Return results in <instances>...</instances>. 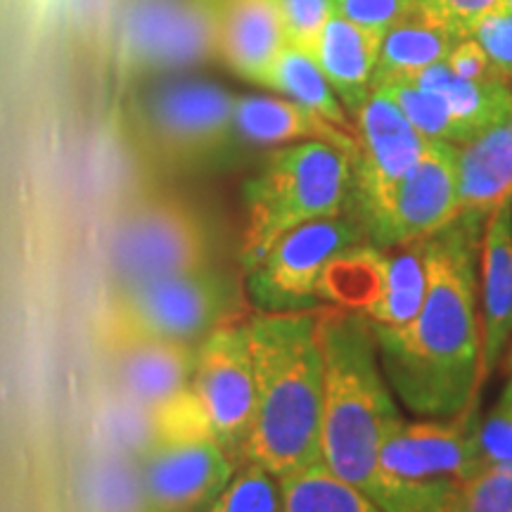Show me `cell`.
Here are the masks:
<instances>
[{
	"label": "cell",
	"mask_w": 512,
	"mask_h": 512,
	"mask_svg": "<svg viewBox=\"0 0 512 512\" xmlns=\"http://www.w3.org/2000/svg\"><path fill=\"white\" fill-rule=\"evenodd\" d=\"M486 219L458 214L427 240V292L408 328H373L382 373L403 406L427 418H456L477 406L482 358L477 254Z\"/></svg>",
	"instance_id": "obj_1"
},
{
	"label": "cell",
	"mask_w": 512,
	"mask_h": 512,
	"mask_svg": "<svg viewBox=\"0 0 512 512\" xmlns=\"http://www.w3.org/2000/svg\"><path fill=\"white\" fill-rule=\"evenodd\" d=\"M254 368V418L242 460L275 479L323 465V351L318 309L245 318Z\"/></svg>",
	"instance_id": "obj_2"
},
{
	"label": "cell",
	"mask_w": 512,
	"mask_h": 512,
	"mask_svg": "<svg viewBox=\"0 0 512 512\" xmlns=\"http://www.w3.org/2000/svg\"><path fill=\"white\" fill-rule=\"evenodd\" d=\"M318 339L323 351V465L370 498L384 475L382 441L403 422L384 382L373 328L363 313L320 306Z\"/></svg>",
	"instance_id": "obj_3"
},
{
	"label": "cell",
	"mask_w": 512,
	"mask_h": 512,
	"mask_svg": "<svg viewBox=\"0 0 512 512\" xmlns=\"http://www.w3.org/2000/svg\"><path fill=\"white\" fill-rule=\"evenodd\" d=\"M351 157L320 140L273 150L245 183L247 228L242 238L245 273L290 230L351 209Z\"/></svg>",
	"instance_id": "obj_4"
},
{
	"label": "cell",
	"mask_w": 512,
	"mask_h": 512,
	"mask_svg": "<svg viewBox=\"0 0 512 512\" xmlns=\"http://www.w3.org/2000/svg\"><path fill=\"white\" fill-rule=\"evenodd\" d=\"M233 318H242L238 283L211 266L114 287L102 316V335L107 347L140 339L195 344Z\"/></svg>",
	"instance_id": "obj_5"
},
{
	"label": "cell",
	"mask_w": 512,
	"mask_h": 512,
	"mask_svg": "<svg viewBox=\"0 0 512 512\" xmlns=\"http://www.w3.org/2000/svg\"><path fill=\"white\" fill-rule=\"evenodd\" d=\"M211 268V238L195 209L174 197H150L119 216L110 235L114 287Z\"/></svg>",
	"instance_id": "obj_6"
},
{
	"label": "cell",
	"mask_w": 512,
	"mask_h": 512,
	"mask_svg": "<svg viewBox=\"0 0 512 512\" xmlns=\"http://www.w3.org/2000/svg\"><path fill=\"white\" fill-rule=\"evenodd\" d=\"M354 117L356 155L351 159V211L366 228L370 245L377 247L394 192L408 171L418 164L427 138L382 88L370 91L368 100L358 107Z\"/></svg>",
	"instance_id": "obj_7"
},
{
	"label": "cell",
	"mask_w": 512,
	"mask_h": 512,
	"mask_svg": "<svg viewBox=\"0 0 512 512\" xmlns=\"http://www.w3.org/2000/svg\"><path fill=\"white\" fill-rule=\"evenodd\" d=\"M368 235L354 211L290 230L247 273L259 311L320 309L318 283L325 266L344 249L366 245Z\"/></svg>",
	"instance_id": "obj_8"
},
{
	"label": "cell",
	"mask_w": 512,
	"mask_h": 512,
	"mask_svg": "<svg viewBox=\"0 0 512 512\" xmlns=\"http://www.w3.org/2000/svg\"><path fill=\"white\" fill-rule=\"evenodd\" d=\"M235 95L219 83L176 79L145 100V124L164 155L185 164L223 157L235 138Z\"/></svg>",
	"instance_id": "obj_9"
},
{
	"label": "cell",
	"mask_w": 512,
	"mask_h": 512,
	"mask_svg": "<svg viewBox=\"0 0 512 512\" xmlns=\"http://www.w3.org/2000/svg\"><path fill=\"white\" fill-rule=\"evenodd\" d=\"M188 387L207 415L214 439L240 465L256 399L245 318L228 320L202 339Z\"/></svg>",
	"instance_id": "obj_10"
},
{
	"label": "cell",
	"mask_w": 512,
	"mask_h": 512,
	"mask_svg": "<svg viewBox=\"0 0 512 512\" xmlns=\"http://www.w3.org/2000/svg\"><path fill=\"white\" fill-rule=\"evenodd\" d=\"M128 60L181 72L219 55V8L207 0H131L121 19Z\"/></svg>",
	"instance_id": "obj_11"
},
{
	"label": "cell",
	"mask_w": 512,
	"mask_h": 512,
	"mask_svg": "<svg viewBox=\"0 0 512 512\" xmlns=\"http://www.w3.org/2000/svg\"><path fill=\"white\" fill-rule=\"evenodd\" d=\"M238 467L214 439L164 441L140 460L145 512H204Z\"/></svg>",
	"instance_id": "obj_12"
},
{
	"label": "cell",
	"mask_w": 512,
	"mask_h": 512,
	"mask_svg": "<svg viewBox=\"0 0 512 512\" xmlns=\"http://www.w3.org/2000/svg\"><path fill=\"white\" fill-rule=\"evenodd\" d=\"M477 406L448 422L401 425L382 441L380 467L389 475L415 482H463L484 470L477 441Z\"/></svg>",
	"instance_id": "obj_13"
},
{
	"label": "cell",
	"mask_w": 512,
	"mask_h": 512,
	"mask_svg": "<svg viewBox=\"0 0 512 512\" xmlns=\"http://www.w3.org/2000/svg\"><path fill=\"white\" fill-rule=\"evenodd\" d=\"M458 216L456 145L427 140L418 164L399 183L387 223L377 240L380 249L432 238Z\"/></svg>",
	"instance_id": "obj_14"
},
{
	"label": "cell",
	"mask_w": 512,
	"mask_h": 512,
	"mask_svg": "<svg viewBox=\"0 0 512 512\" xmlns=\"http://www.w3.org/2000/svg\"><path fill=\"white\" fill-rule=\"evenodd\" d=\"M482 358L475 396L501 361L512 337V202L489 216L482 230Z\"/></svg>",
	"instance_id": "obj_15"
},
{
	"label": "cell",
	"mask_w": 512,
	"mask_h": 512,
	"mask_svg": "<svg viewBox=\"0 0 512 512\" xmlns=\"http://www.w3.org/2000/svg\"><path fill=\"white\" fill-rule=\"evenodd\" d=\"M285 46L275 0H226L219 8V57L240 79L264 86Z\"/></svg>",
	"instance_id": "obj_16"
},
{
	"label": "cell",
	"mask_w": 512,
	"mask_h": 512,
	"mask_svg": "<svg viewBox=\"0 0 512 512\" xmlns=\"http://www.w3.org/2000/svg\"><path fill=\"white\" fill-rule=\"evenodd\" d=\"M458 214L489 219L512 202V112L456 145Z\"/></svg>",
	"instance_id": "obj_17"
},
{
	"label": "cell",
	"mask_w": 512,
	"mask_h": 512,
	"mask_svg": "<svg viewBox=\"0 0 512 512\" xmlns=\"http://www.w3.org/2000/svg\"><path fill=\"white\" fill-rule=\"evenodd\" d=\"M233 121L238 138L252 145H292L320 140L342 150L351 159L356 155V136L287 98L235 95Z\"/></svg>",
	"instance_id": "obj_18"
},
{
	"label": "cell",
	"mask_w": 512,
	"mask_h": 512,
	"mask_svg": "<svg viewBox=\"0 0 512 512\" xmlns=\"http://www.w3.org/2000/svg\"><path fill=\"white\" fill-rule=\"evenodd\" d=\"M119 389L150 408L174 399L190 384L197 363V347L164 339L114 344Z\"/></svg>",
	"instance_id": "obj_19"
},
{
	"label": "cell",
	"mask_w": 512,
	"mask_h": 512,
	"mask_svg": "<svg viewBox=\"0 0 512 512\" xmlns=\"http://www.w3.org/2000/svg\"><path fill=\"white\" fill-rule=\"evenodd\" d=\"M380 41V36L358 29L332 12L311 50L320 72L349 114H354L373 91Z\"/></svg>",
	"instance_id": "obj_20"
},
{
	"label": "cell",
	"mask_w": 512,
	"mask_h": 512,
	"mask_svg": "<svg viewBox=\"0 0 512 512\" xmlns=\"http://www.w3.org/2000/svg\"><path fill=\"white\" fill-rule=\"evenodd\" d=\"M456 38L418 12L399 19L382 36L377 50L373 88L394 81H411L415 74L437 62H446Z\"/></svg>",
	"instance_id": "obj_21"
},
{
	"label": "cell",
	"mask_w": 512,
	"mask_h": 512,
	"mask_svg": "<svg viewBox=\"0 0 512 512\" xmlns=\"http://www.w3.org/2000/svg\"><path fill=\"white\" fill-rule=\"evenodd\" d=\"M425 91L439 93L448 102L467 136L475 138L486 126L512 112V91L508 81H470L453 74L446 62L425 67L411 79Z\"/></svg>",
	"instance_id": "obj_22"
},
{
	"label": "cell",
	"mask_w": 512,
	"mask_h": 512,
	"mask_svg": "<svg viewBox=\"0 0 512 512\" xmlns=\"http://www.w3.org/2000/svg\"><path fill=\"white\" fill-rule=\"evenodd\" d=\"M387 268L389 249H380L370 242L344 249L320 275V304L328 302L339 309L358 311L366 316L382 297L384 285H387Z\"/></svg>",
	"instance_id": "obj_23"
},
{
	"label": "cell",
	"mask_w": 512,
	"mask_h": 512,
	"mask_svg": "<svg viewBox=\"0 0 512 512\" xmlns=\"http://www.w3.org/2000/svg\"><path fill=\"white\" fill-rule=\"evenodd\" d=\"M427 240L430 238L389 249L387 285L382 297L366 313L370 325L401 330L418 316L427 292Z\"/></svg>",
	"instance_id": "obj_24"
},
{
	"label": "cell",
	"mask_w": 512,
	"mask_h": 512,
	"mask_svg": "<svg viewBox=\"0 0 512 512\" xmlns=\"http://www.w3.org/2000/svg\"><path fill=\"white\" fill-rule=\"evenodd\" d=\"M264 88H271V91L285 95L287 100L299 102L306 110L320 114L330 124L356 136V126L349 119V112L344 110L313 55L306 50L285 46L271 72H268Z\"/></svg>",
	"instance_id": "obj_25"
},
{
	"label": "cell",
	"mask_w": 512,
	"mask_h": 512,
	"mask_svg": "<svg viewBox=\"0 0 512 512\" xmlns=\"http://www.w3.org/2000/svg\"><path fill=\"white\" fill-rule=\"evenodd\" d=\"M285 512H384L366 494L337 479L325 465L278 479Z\"/></svg>",
	"instance_id": "obj_26"
},
{
	"label": "cell",
	"mask_w": 512,
	"mask_h": 512,
	"mask_svg": "<svg viewBox=\"0 0 512 512\" xmlns=\"http://www.w3.org/2000/svg\"><path fill=\"white\" fill-rule=\"evenodd\" d=\"M98 432L107 451L124 453L136 460H143L159 444L155 408L131 399L124 392L102 403Z\"/></svg>",
	"instance_id": "obj_27"
},
{
	"label": "cell",
	"mask_w": 512,
	"mask_h": 512,
	"mask_svg": "<svg viewBox=\"0 0 512 512\" xmlns=\"http://www.w3.org/2000/svg\"><path fill=\"white\" fill-rule=\"evenodd\" d=\"M377 88H382L401 107L408 121L427 140H444V143L451 145H463L470 140L465 126L460 124L456 114L448 107V102L439 93L425 91V88L415 86L413 81H394Z\"/></svg>",
	"instance_id": "obj_28"
},
{
	"label": "cell",
	"mask_w": 512,
	"mask_h": 512,
	"mask_svg": "<svg viewBox=\"0 0 512 512\" xmlns=\"http://www.w3.org/2000/svg\"><path fill=\"white\" fill-rule=\"evenodd\" d=\"M204 512H285L283 491L273 475L245 463Z\"/></svg>",
	"instance_id": "obj_29"
},
{
	"label": "cell",
	"mask_w": 512,
	"mask_h": 512,
	"mask_svg": "<svg viewBox=\"0 0 512 512\" xmlns=\"http://www.w3.org/2000/svg\"><path fill=\"white\" fill-rule=\"evenodd\" d=\"M451 512H512V467L486 465L458 482Z\"/></svg>",
	"instance_id": "obj_30"
},
{
	"label": "cell",
	"mask_w": 512,
	"mask_h": 512,
	"mask_svg": "<svg viewBox=\"0 0 512 512\" xmlns=\"http://www.w3.org/2000/svg\"><path fill=\"white\" fill-rule=\"evenodd\" d=\"M505 3L508 0H413V12L460 41L470 38L477 24Z\"/></svg>",
	"instance_id": "obj_31"
},
{
	"label": "cell",
	"mask_w": 512,
	"mask_h": 512,
	"mask_svg": "<svg viewBox=\"0 0 512 512\" xmlns=\"http://www.w3.org/2000/svg\"><path fill=\"white\" fill-rule=\"evenodd\" d=\"M287 36V46L311 53L320 31L332 15V0H275Z\"/></svg>",
	"instance_id": "obj_32"
},
{
	"label": "cell",
	"mask_w": 512,
	"mask_h": 512,
	"mask_svg": "<svg viewBox=\"0 0 512 512\" xmlns=\"http://www.w3.org/2000/svg\"><path fill=\"white\" fill-rule=\"evenodd\" d=\"M477 441L484 465L512 467V380L505 384L494 411L479 418Z\"/></svg>",
	"instance_id": "obj_33"
},
{
	"label": "cell",
	"mask_w": 512,
	"mask_h": 512,
	"mask_svg": "<svg viewBox=\"0 0 512 512\" xmlns=\"http://www.w3.org/2000/svg\"><path fill=\"white\" fill-rule=\"evenodd\" d=\"M332 12L382 38L399 19L411 15L413 0H332Z\"/></svg>",
	"instance_id": "obj_34"
},
{
	"label": "cell",
	"mask_w": 512,
	"mask_h": 512,
	"mask_svg": "<svg viewBox=\"0 0 512 512\" xmlns=\"http://www.w3.org/2000/svg\"><path fill=\"white\" fill-rule=\"evenodd\" d=\"M470 38H475L484 53L489 55L491 64L505 81L512 79V0L501 5L489 17H484L472 31Z\"/></svg>",
	"instance_id": "obj_35"
},
{
	"label": "cell",
	"mask_w": 512,
	"mask_h": 512,
	"mask_svg": "<svg viewBox=\"0 0 512 512\" xmlns=\"http://www.w3.org/2000/svg\"><path fill=\"white\" fill-rule=\"evenodd\" d=\"M446 64L453 74L463 76V79L505 81L503 76L496 72V67L489 60V55L484 53V48L479 46L475 38H460V41L453 43L451 53L446 57Z\"/></svg>",
	"instance_id": "obj_36"
},
{
	"label": "cell",
	"mask_w": 512,
	"mask_h": 512,
	"mask_svg": "<svg viewBox=\"0 0 512 512\" xmlns=\"http://www.w3.org/2000/svg\"><path fill=\"white\" fill-rule=\"evenodd\" d=\"M505 366H508V380H512V344H510V354H508V361H505Z\"/></svg>",
	"instance_id": "obj_37"
},
{
	"label": "cell",
	"mask_w": 512,
	"mask_h": 512,
	"mask_svg": "<svg viewBox=\"0 0 512 512\" xmlns=\"http://www.w3.org/2000/svg\"><path fill=\"white\" fill-rule=\"evenodd\" d=\"M508 83H510V91H512V79H510V81H508Z\"/></svg>",
	"instance_id": "obj_38"
}]
</instances>
